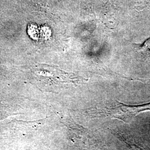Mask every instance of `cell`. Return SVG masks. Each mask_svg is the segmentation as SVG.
Masks as SVG:
<instances>
[{"label":"cell","instance_id":"6da1fadb","mask_svg":"<svg viewBox=\"0 0 150 150\" xmlns=\"http://www.w3.org/2000/svg\"><path fill=\"white\" fill-rule=\"evenodd\" d=\"M150 110V102L137 105H128L118 101L112 105L93 107L85 110L89 116L94 118H115L129 123L139 113Z\"/></svg>","mask_w":150,"mask_h":150},{"label":"cell","instance_id":"7a4b0ae2","mask_svg":"<svg viewBox=\"0 0 150 150\" xmlns=\"http://www.w3.org/2000/svg\"><path fill=\"white\" fill-rule=\"evenodd\" d=\"M139 54L144 59H150V38L137 47Z\"/></svg>","mask_w":150,"mask_h":150}]
</instances>
